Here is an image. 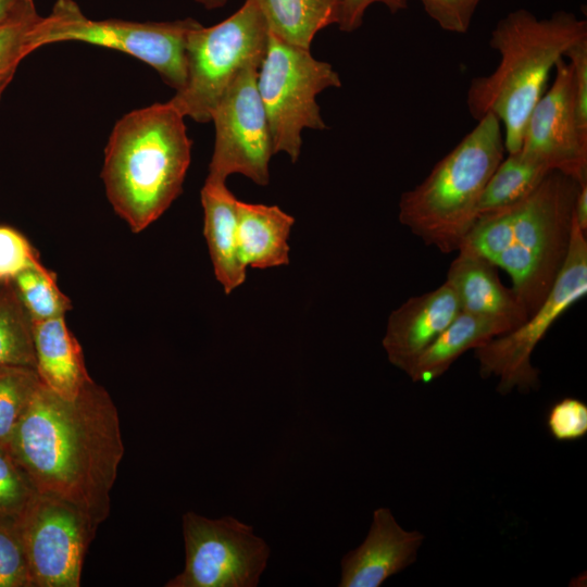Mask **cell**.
Returning <instances> with one entry per match:
<instances>
[{
    "label": "cell",
    "instance_id": "cell-25",
    "mask_svg": "<svg viewBox=\"0 0 587 587\" xmlns=\"http://www.w3.org/2000/svg\"><path fill=\"white\" fill-rule=\"evenodd\" d=\"M12 283L32 321L65 316L72 309L71 300L57 284L55 274L47 267L26 270Z\"/></svg>",
    "mask_w": 587,
    "mask_h": 587
},
{
    "label": "cell",
    "instance_id": "cell-2",
    "mask_svg": "<svg viewBox=\"0 0 587 587\" xmlns=\"http://www.w3.org/2000/svg\"><path fill=\"white\" fill-rule=\"evenodd\" d=\"M582 184L550 172L522 200L477 216L458 249L504 270L528 314L546 299L565 261Z\"/></svg>",
    "mask_w": 587,
    "mask_h": 587
},
{
    "label": "cell",
    "instance_id": "cell-36",
    "mask_svg": "<svg viewBox=\"0 0 587 587\" xmlns=\"http://www.w3.org/2000/svg\"><path fill=\"white\" fill-rule=\"evenodd\" d=\"M1 283V282H0Z\"/></svg>",
    "mask_w": 587,
    "mask_h": 587
},
{
    "label": "cell",
    "instance_id": "cell-18",
    "mask_svg": "<svg viewBox=\"0 0 587 587\" xmlns=\"http://www.w3.org/2000/svg\"><path fill=\"white\" fill-rule=\"evenodd\" d=\"M36 371L43 385L72 399L92 380L80 344L66 325L65 316L32 321Z\"/></svg>",
    "mask_w": 587,
    "mask_h": 587
},
{
    "label": "cell",
    "instance_id": "cell-6",
    "mask_svg": "<svg viewBox=\"0 0 587 587\" xmlns=\"http://www.w3.org/2000/svg\"><path fill=\"white\" fill-rule=\"evenodd\" d=\"M267 39V23L249 0L216 25L200 24L187 38L186 83L168 102L184 117L211 122L215 105L239 73L260 66Z\"/></svg>",
    "mask_w": 587,
    "mask_h": 587
},
{
    "label": "cell",
    "instance_id": "cell-13",
    "mask_svg": "<svg viewBox=\"0 0 587 587\" xmlns=\"http://www.w3.org/2000/svg\"><path fill=\"white\" fill-rule=\"evenodd\" d=\"M555 77L526 122L520 151L578 183L587 182V121L579 113L573 72L561 59Z\"/></svg>",
    "mask_w": 587,
    "mask_h": 587
},
{
    "label": "cell",
    "instance_id": "cell-7",
    "mask_svg": "<svg viewBox=\"0 0 587 587\" xmlns=\"http://www.w3.org/2000/svg\"><path fill=\"white\" fill-rule=\"evenodd\" d=\"M200 23L193 18L168 22L90 20L74 0H57L33 32L35 50L61 41H82L129 54L154 68L165 84L180 90L187 76L186 45Z\"/></svg>",
    "mask_w": 587,
    "mask_h": 587
},
{
    "label": "cell",
    "instance_id": "cell-16",
    "mask_svg": "<svg viewBox=\"0 0 587 587\" xmlns=\"http://www.w3.org/2000/svg\"><path fill=\"white\" fill-rule=\"evenodd\" d=\"M497 268L479 254L458 250L446 282L453 288L462 312L500 319L514 329L529 314L512 288L502 284Z\"/></svg>",
    "mask_w": 587,
    "mask_h": 587
},
{
    "label": "cell",
    "instance_id": "cell-17",
    "mask_svg": "<svg viewBox=\"0 0 587 587\" xmlns=\"http://www.w3.org/2000/svg\"><path fill=\"white\" fill-rule=\"evenodd\" d=\"M203 235L214 275L225 294L243 284L247 267L240 260L237 238L238 200L225 182L207 179L201 189Z\"/></svg>",
    "mask_w": 587,
    "mask_h": 587
},
{
    "label": "cell",
    "instance_id": "cell-35",
    "mask_svg": "<svg viewBox=\"0 0 587 587\" xmlns=\"http://www.w3.org/2000/svg\"><path fill=\"white\" fill-rule=\"evenodd\" d=\"M208 10L218 9L224 7L228 0H195Z\"/></svg>",
    "mask_w": 587,
    "mask_h": 587
},
{
    "label": "cell",
    "instance_id": "cell-34",
    "mask_svg": "<svg viewBox=\"0 0 587 587\" xmlns=\"http://www.w3.org/2000/svg\"><path fill=\"white\" fill-rule=\"evenodd\" d=\"M574 218L583 232H587V182L582 184L574 205Z\"/></svg>",
    "mask_w": 587,
    "mask_h": 587
},
{
    "label": "cell",
    "instance_id": "cell-14",
    "mask_svg": "<svg viewBox=\"0 0 587 587\" xmlns=\"http://www.w3.org/2000/svg\"><path fill=\"white\" fill-rule=\"evenodd\" d=\"M424 540L419 530H405L388 508H378L363 542L341 559L339 587H379L416 561Z\"/></svg>",
    "mask_w": 587,
    "mask_h": 587
},
{
    "label": "cell",
    "instance_id": "cell-33",
    "mask_svg": "<svg viewBox=\"0 0 587 587\" xmlns=\"http://www.w3.org/2000/svg\"><path fill=\"white\" fill-rule=\"evenodd\" d=\"M36 14L34 0H0V23Z\"/></svg>",
    "mask_w": 587,
    "mask_h": 587
},
{
    "label": "cell",
    "instance_id": "cell-9",
    "mask_svg": "<svg viewBox=\"0 0 587 587\" xmlns=\"http://www.w3.org/2000/svg\"><path fill=\"white\" fill-rule=\"evenodd\" d=\"M587 295V239L573 221L567 254L542 303L516 328L494 337L474 349L483 378H499L498 392L516 388L528 392L539 387V370L530 357L555 321Z\"/></svg>",
    "mask_w": 587,
    "mask_h": 587
},
{
    "label": "cell",
    "instance_id": "cell-26",
    "mask_svg": "<svg viewBox=\"0 0 587 587\" xmlns=\"http://www.w3.org/2000/svg\"><path fill=\"white\" fill-rule=\"evenodd\" d=\"M41 15L0 23V100L24 58L30 54L33 32Z\"/></svg>",
    "mask_w": 587,
    "mask_h": 587
},
{
    "label": "cell",
    "instance_id": "cell-1",
    "mask_svg": "<svg viewBox=\"0 0 587 587\" xmlns=\"http://www.w3.org/2000/svg\"><path fill=\"white\" fill-rule=\"evenodd\" d=\"M38 494L82 510L98 527L125 448L117 408L93 379L66 399L41 382L7 450Z\"/></svg>",
    "mask_w": 587,
    "mask_h": 587
},
{
    "label": "cell",
    "instance_id": "cell-30",
    "mask_svg": "<svg viewBox=\"0 0 587 587\" xmlns=\"http://www.w3.org/2000/svg\"><path fill=\"white\" fill-rule=\"evenodd\" d=\"M546 425L557 441L579 440L587 435V404L577 398H562L549 409Z\"/></svg>",
    "mask_w": 587,
    "mask_h": 587
},
{
    "label": "cell",
    "instance_id": "cell-29",
    "mask_svg": "<svg viewBox=\"0 0 587 587\" xmlns=\"http://www.w3.org/2000/svg\"><path fill=\"white\" fill-rule=\"evenodd\" d=\"M37 250L17 229L0 225V282L12 280L29 268H45Z\"/></svg>",
    "mask_w": 587,
    "mask_h": 587
},
{
    "label": "cell",
    "instance_id": "cell-28",
    "mask_svg": "<svg viewBox=\"0 0 587 587\" xmlns=\"http://www.w3.org/2000/svg\"><path fill=\"white\" fill-rule=\"evenodd\" d=\"M37 494L22 467L0 448V515L17 520Z\"/></svg>",
    "mask_w": 587,
    "mask_h": 587
},
{
    "label": "cell",
    "instance_id": "cell-31",
    "mask_svg": "<svg viewBox=\"0 0 587 587\" xmlns=\"http://www.w3.org/2000/svg\"><path fill=\"white\" fill-rule=\"evenodd\" d=\"M482 0H420L426 14L446 32L465 34Z\"/></svg>",
    "mask_w": 587,
    "mask_h": 587
},
{
    "label": "cell",
    "instance_id": "cell-32",
    "mask_svg": "<svg viewBox=\"0 0 587 587\" xmlns=\"http://www.w3.org/2000/svg\"><path fill=\"white\" fill-rule=\"evenodd\" d=\"M375 3L384 4L391 13L407 9V0H342L339 28L351 33L357 30L363 23L369 7Z\"/></svg>",
    "mask_w": 587,
    "mask_h": 587
},
{
    "label": "cell",
    "instance_id": "cell-24",
    "mask_svg": "<svg viewBox=\"0 0 587 587\" xmlns=\"http://www.w3.org/2000/svg\"><path fill=\"white\" fill-rule=\"evenodd\" d=\"M40 378L35 369L21 365L0 367V448L8 450Z\"/></svg>",
    "mask_w": 587,
    "mask_h": 587
},
{
    "label": "cell",
    "instance_id": "cell-19",
    "mask_svg": "<svg viewBox=\"0 0 587 587\" xmlns=\"http://www.w3.org/2000/svg\"><path fill=\"white\" fill-rule=\"evenodd\" d=\"M508 322L460 312L444 332L407 369L414 383H430L444 375L470 349L512 330Z\"/></svg>",
    "mask_w": 587,
    "mask_h": 587
},
{
    "label": "cell",
    "instance_id": "cell-5",
    "mask_svg": "<svg viewBox=\"0 0 587 587\" xmlns=\"http://www.w3.org/2000/svg\"><path fill=\"white\" fill-rule=\"evenodd\" d=\"M507 151L500 121L491 113L399 201V222L442 253L458 251L477 218V204Z\"/></svg>",
    "mask_w": 587,
    "mask_h": 587
},
{
    "label": "cell",
    "instance_id": "cell-4",
    "mask_svg": "<svg viewBox=\"0 0 587 587\" xmlns=\"http://www.w3.org/2000/svg\"><path fill=\"white\" fill-rule=\"evenodd\" d=\"M168 102L133 110L114 125L101 171L108 200L132 232L155 222L182 193L192 141Z\"/></svg>",
    "mask_w": 587,
    "mask_h": 587
},
{
    "label": "cell",
    "instance_id": "cell-10",
    "mask_svg": "<svg viewBox=\"0 0 587 587\" xmlns=\"http://www.w3.org/2000/svg\"><path fill=\"white\" fill-rule=\"evenodd\" d=\"M184 570L165 587H255L271 554L253 527L234 516L209 519L192 511L183 517Z\"/></svg>",
    "mask_w": 587,
    "mask_h": 587
},
{
    "label": "cell",
    "instance_id": "cell-3",
    "mask_svg": "<svg viewBox=\"0 0 587 587\" xmlns=\"http://www.w3.org/2000/svg\"><path fill=\"white\" fill-rule=\"evenodd\" d=\"M586 39L587 22L566 11L537 18L519 9L496 24L489 45L499 53V64L489 75L471 80L466 105L476 121L487 113L500 121L507 153L520 150L526 122L551 71Z\"/></svg>",
    "mask_w": 587,
    "mask_h": 587
},
{
    "label": "cell",
    "instance_id": "cell-12",
    "mask_svg": "<svg viewBox=\"0 0 587 587\" xmlns=\"http://www.w3.org/2000/svg\"><path fill=\"white\" fill-rule=\"evenodd\" d=\"M259 65L242 70L218 100L212 114L215 139L207 179L226 182L241 174L260 186L270 182L273 141L257 88Z\"/></svg>",
    "mask_w": 587,
    "mask_h": 587
},
{
    "label": "cell",
    "instance_id": "cell-21",
    "mask_svg": "<svg viewBox=\"0 0 587 587\" xmlns=\"http://www.w3.org/2000/svg\"><path fill=\"white\" fill-rule=\"evenodd\" d=\"M263 14L278 38L310 49L315 35L338 24L342 0H249Z\"/></svg>",
    "mask_w": 587,
    "mask_h": 587
},
{
    "label": "cell",
    "instance_id": "cell-27",
    "mask_svg": "<svg viewBox=\"0 0 587 587\" xmlns=\"http://www.w3.org/2000/svg\"><path fill=\"white\" fill-rule=\"evenodd\" d=\"M0 587H32L16 520L0 515Z\"/></svg>",
    "mask_w": 587,
    "mask_h": 587
},
{
    "label": "cell",
    "instance_id": "cell-20",
    "mask_svg": "<svg viewBox=\"0 0 587 587\" xmlns=\"http://www.w3.org/2000/svg\"><path fill=\"white\" fill-rule=\"evenodd\" d=\"M295 218L277 205L237 203V238L246 267L268 268L289 262L288 238Z\"/></svg>",
    "mask_w": 587,
    "mask_h": 587
},
{
    "label": "cell",
    "instance_id": "cell-11",
    "mask_svg": "<svg viewBox=\"0 0 587 587\" xmlns=\"http://www.w3.org/2000/svg\"><path fill=\"white\" fill-rule=\"evenodd\" d=\"M32 587H78L98 526L78 508L37 494L16 520Z\"/></svg>",
    "mask_w": 587,
    "mask_h": 587
},
{
    "label": "cell",
    "instance_id": "cell-15",
    "mask_svg": "<svg viewBox=\"0 0 587 587\" xmlns=\"http://www.w3.org/2000/svg\"><path fill=\"white\" fill-rule=\"evenodd\" d=\"M460 312L458 297L446 280L434 290L408 299L388 317L382 341L388 361L405 372Z\"/></svg>",
    "mask_w": 587,
    "mask_h": 587
},
{
    "label": "cell",
    "instance_id": "cell-23",
    "mask_svg": "<svg viewBox=\"0 0 587 587\" xmlns=\"http://www.w3.org/2000/svg\"><path fill=\"white\" fill-rule=\"evenodd\" d=\"M5 365L36 370L32 320L12 280L0 283V367Z\"/></svg>",
    "mask_w": 587,
    "mask_h": 587
},
{
    "label": "cell",
    "instance_id": "cell-22",
    "mask_svg": "<svg viewBox=\"0 0 587 587\" xmlns=\"http://www.w3.org/2000/svg\"><path fill=\"white\" fill-rule=\"evenodd\" d=\"M552 172L522 151L505 153L488 179L477 204V216L509 207L530 193Z\"/></svg>",
    "mask_w": 587,
    "mask_h": 587
},
{
    "label": "cell",
    "instance_id": "cell-8",
    "mask_svg": "<svg viewBox=\"0 0 587 587\" xmlns=\"http://www.w3.org/2000/svg\"><path fill=\"white\" fill-rule=\"evenodd\" d=\"M333 66L315 59L310 49L289 43L268 30L266 51L257 72V88L267 117L274 154L292 162L300 155L302 130L324 129L316 96L340 87Z\"/></svg>",
    "mask_w": 587,
    "mask_h": 587
}]
</instances>
